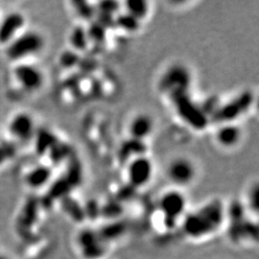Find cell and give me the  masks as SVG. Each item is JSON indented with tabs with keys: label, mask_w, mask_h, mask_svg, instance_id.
Here are the masks:
<instances>
[{
	"label": "cell",
	"mask_w": 259,
	"mask_h": 259,
	"mask_svg": "<svg viewBox=\"0 0 259 259\" xmlns=\"http://www.w3.org/2000/svg\"><path fill=\"white\" fill-rule=\"evenodd\" d=\"M224 219L225 208L222 202L213 200L185 217L184 232L191 238L200 239L216 232L222 226Z\"/></svg>",
	"instance_id": "6da1fadb"
},
{
	"label": "cell",
	"mask_w": 259,
	"mask_h": 259,
	"mask_svg": "<svg viewBox=\"0 0 259 259\" xmlns=\"http://www.w3.org/2000/svg\"><path fill=\"white\" fill-rule=\"evenodd\" d=\"M172 102L182 119L195 129L203 130L208 124L206 112L195 104L189 97L188 92H181L170 95Z\"/></svg>",
	"instance_id": "7a4b0ae2"
},
{
	"label": "cell",
	"mask_w": 259,
	"mask_h": 259,
	"mask_svg": "<svg viewBox=\"0 0 259 259\" xmlns=\"http://www.w3.org/2000/svg\"><path fill=\"white\" fill-rule=\"evenodd\" d=\"M45 45L42 37L36 32H28L14 38L9 44L7 56L11 60H20L39 52Z\"/></svg>",
	"instance_id": "3957f363"
},
{
	"label": "cell",
	"mask_w": 259,
	"mask_h": 259,
	"mask_svg": "<svg viewBox=\"0 0 259 259\" xmlns=\"http://www.w3.org/2000/svg\"><path fill=\"white\" fill-rule=\"evenodd\" d=\"M253 101V96L250 92H243L230 102L218 108L214 112V119L221 124L233 123L250 109Z\"/></svg>",
	"instance_id": "277c9868"
},
{
	"label": "cell",
	"mask_w": 259,
	"mask_h": 259,
	"mask_svg": "<svg viewBox=\"0 0 259 259\" xmlns=\"http://www.w3.org/2000/svg\"><path fill=\"white\" fill-rule=\"evenodd\" d=\"M186 207V199L185 195L178 190L166 191L161 195L158 208L164 217V223L167 228L176 226L178 219L184 214Z\"/></svg>",
	"instance_id": "5b68a950"
},
{
	"label": "cell",
	"mask_w": 259,
	"mask_h": 259,
	"mask_svg": "<svg viewBox=\"0 0 259 259\" xmlns=\"http://www.w3.org/2000/svg\"><path fill=\"white\" fill-rule=\"evenodd\" d=\"M153 162L146 155L132 158L127 162V179L135 189L148 185L153 177Z\"/></svg>",
	"instance_id": "8992f818"
},
{
	"label": "cell",
	"mask_w": 259,
	"mask_h": 259,
	"mask_svg": "<svg viewBox=\"0 0 259 259\" xmlns=\"http://www.w3.org/2000/svg\"><path fill=\"white\" fill-rule=\"evenodd\" d=\"M160 90L169 95L188 92L190 87V74L189 71L181 65H174L170 67L159 83Z\"/></svg>",
	"instance_id": "52a82bcc"
},
{
	"label": "cell",
	"mask_w": 259,
	"mask_h": 259,
	"mask_svg": "<svg viewBox=\"0 0 259 259\" xmlns=\"http://www.w3.org/2000/svg\"><path fill=\"white\" fill-rule=\"evenodd\" d=\"M196 167L194 163L186 157L174 158L167 167V177L179 186H185L191 184L196 177Z\"/></svg>",
	"instance_id": "ba28073f"
},
{
	"label": "cell",
	"mask_w": 259,
	"mask_h": 259,
	"mask_svg": "<svg viewBox=\"0 0 259 259\" xmlns=\"http://www.w3.org/2000/svg\"><path fill=\"white\" fill-rule=\"evenodd\" d=\"M14 73L20 85L29 92L37 91L44 83V75L41 71L33 65H18Z\"/></svg>",
	"instance_id": "9c48e42d"
},
{
	"label": "cell",
	"mask_w": 259,
	"mask_h": 259,
	"mask_svg": "<svg viewBox=\"0 0 259 259\" xmlns=\"http://www.w3.org/2000/svg\"><path fill=\"white\" fill-rule=\"evenodd\" d=\"M25 19L19 13H11L0 22V45L10 44L21 28Z\"/></svg>",
	"instance_id": "30bf717a"
},
{
	"label": "cell",
	"mask_w": 259,
	"mask_h": 259,
	"mask_svg": "<svg viewBox=\"0 0 259 259\" xmlns=\"http://www.w3.org/2000/svg\"><path fill=\"white\" fill-rule=\"evenodd\" d=\"M153 129L154 122L152 117L145 113H139L130 122V138L144 141L152 134Z\"/></svg>",
	"instance_id": "8fae6325"
},
{
	"label": "cell",
	"mask_w": 259,
	"mask_h": 259,
	"mask_svg": "<svg viewBox=\"0 0 259 259\" xmlns=\"http://www.w3.org/2000/svg\"><path fill=\"white\" fill-rule=\"evenodd\" d=\"M34 129L33 118L27 113H19L10 122V133L21 140L30 139L33 136Z\"/></svg>",
	"instance_id": "7c38bea8"
},
{
	"label": "cell",
	"mask_w": 259,
	"mask_h": 259,
	"mask_svg": "<svg viewBox=\"0 0 259 259\" xmlns=\"http://www.w3.org/2000/svg\"><path fill=\"white\" fill-rule=\"evenodd\" d=\"M242 131L234 123H224L216 133V140L222 147L231 148L239 143Z\"/></svg>",
	"instance_id": "4fadbf2b"
},
{
	"label": "cell",
	"mask_w": 259,
	"mask_h": 259,
	"mask_svg": "<svg viewBox=\"0 0 259 259\" xmlns=\"http://www.w3.org/2000/svg\"><path fill=\"white\" fill-rule=\"evenodd\" d=\"M145 144L144 141L130 138L121 146L119 157L123 161H130L134 157L145 155Z\"/></svg>",
	"instance_id": "5bb4252c"
},
{
	"label": "cell",
	"mask_w": 259,
	"mask_h": 259,
	"mask_svg": "<svg viewBox=\"0 0 259 259\" xmlns=\"http://www.w3.org/2000/svg\"><path fill=\"white\" fill-rule=\"evenodd\" d=\"M52 176V170L46 165L32 169L26 176V183L33 188H39L47 185Z\"/></svg>",
	"instance_id": "9a60e30c"
},
{
	"label": "cell",
	"mask_w": 259,
	"mask_h": 259,
	"mask_svg": "<svg viewBox=\"0 0 259 259\" xmlns=\"http://www.w3.org/2000/svg\"><path fill=\"white\" fill-rule=\"evenodd\" d=\"M123 5L124 12L128 13L135 19H139V21L145 19L150 11L149 2L145 0H128L124 2Z\"/></svg>",
	"instance_id": "2e32d148"
},
{
	"label": "cell",
	"mask_w": 259,
	"mask_h": 259,
	"mask_svg": "<svg viewBox=\"0 0 259 259\" xmlns=\"http://www.w3.org/2000/svg\"><path fill=\"white\" fill-rule=\"evenodd\" d=\"M140 22L126 12L118 13L114 18V25L128 33L137 32L140 27Z\"/></svg>",
	"instance_id": "e0dca14e"
},
{
	"label": "cell",
	"mask_w": 259,
	"mask_h": 259,
	"mask_svg": "<svg viewBox=\"0 0 259 259\" xmlns=\"http://www.w3.org/2000/svg\"><path fill=\"white\" fill-rule=\"evenodd\" d=\"M70 44L75 52L78 53V51H84L90 44L87 29L81 26L74 28L70 35Z\"/></svg>",
	"instance_id": "ac0fdd59"
},
{
	"label": "cell",
	"mask_w": 259,
	"mask_h": 259,
	"mask_svg": "<svg viewBox=\"0 0 259 259\" xmlns=\"http://www.w3.org/2000/svg\"><path fill=\"white\" fill-rule=\"evenodd\" d=\"M120 7L121 3L117 1H101L97 4L96 14L115 17L118 13H120Z\"/></svg>",
	"instance_id": "d6986e66"
},
{
	"label": "cell",
	"mask_w": 259,
	"mask_h": 259,
	"mask_svg": "<svg viewBox=\"0 0 259 259\" xmlns=\"http://www.w3.org/2000/svg\"><path fill=\"white\" fill-rule=\"evenodd\" d=\"M106 31L107 29L104 27L101 23H99L98 21L93 22L91 27L87 29L90 42L91 41L102 42L103 40L106 38Z\"/></svg>",
	"instance_id": "ffe728a7"
},
{
	"label": "cell",
	"mask_w": 259,
	"mask_h": 259,
	"mask_svg": "<svg viewBox=\"0 0 259 259\" xmlns=\"http://www.w3.org/2000/svg\"><path fill=\"white\" fill-rule=\"evenodd\" d=\"M78 15L83 19H92L96 15V10L93 8L91 3L85 1H76L73 3Z\"/></svg>",
	"instance_id": "44dd1931"
},
{
	"label": "cell",
	"mask_w": 259,
	"mask_h": 259,
	"mask_svg": "<svg viewBox=\"0 0 259 259\" xmlns=\"http://www.w3.org/2000/svg\"><path fill=\"white\" fill-rule=\"evenodd\" d=\"M79 60L80 58L77 52L68 50L62 53V55L60 57V64L65 68H71L74 65H77L79 63Z\"/></svg>",
	"instance_id": "7402d4cb"
},
{
	"label": "cell",
	"mask_w": 259,
	"mask_h": 259,
	"mask_svg": "<svg viewBox=\"0 0 259 259\" xmlns=\"http://www.w3.org/2000/svg\"><path fill=\"white\" fill-rule=\"evenodd\" d=\"M249 202H250V206L255 211H257V209H258V186L257 185H254L251 188L250 196H249Z\"/></svg>",
	"instance_id": "603a6c76"
}]
</instances>
